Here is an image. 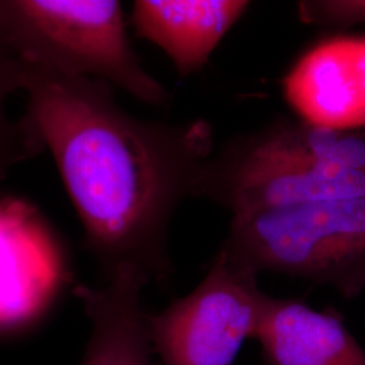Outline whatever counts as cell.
Masks as SVG:
<instances>
[{"label": "cell", "mask_w": 365, "mask_h": 365, "mask_svg": "<svg viewBox=\"0 0 365 365\" xmlns=\"http://www.w3.org/2000/svg\"><path fill=\"white\" fill-rule=\"evenodd\" d=\"M244 0H137L135 34L158 46L180 78L200 72L223 37L248 11Z\"/></svg>", "instance_id": "obj_7"}, {"label": "cell", "mask_w": 365, "mask_h": 365, "mask_svg": "<svg viewBox=\"0 0 365 365\" xmlns=\"http://www.w3.org/2000/svg\"><path fill=\"white\" fill-rule=\"evenodd\" d=\"M298 15L307 25L352 27L365 25V0L299 1Z\"/></svg>", "instance_id": "obj_11"}, {"label": "cell", "mask_w": 365, "mask_h": 365, "mask_svg": "<svg viewBox=\"0 0 365 365\" xmlns=\"http://www.w3.org/2000/svg\"><path fill=\"white\" fill-rule=\"evenodd\" d=\"M27 64L0 31V180L10 170L45 150L26 115L13 118L10 98L25 90Z\"/></svg>", "instance_id": "obj_10"}, {"label": "cell", "mask_w": 365, "mask_h": 365, "mask_svg": "<svg viewBox=\"0 0 365 365\" xmlns=\"http://www.w3.org/2000/svg\"><path fill=\"white\" fill-rule=\"evenodd\" d=\"M264 365H365V351L333 310L265 294L255 334Z\"/></svg>", "instance_id": "obj_8"}, {"label": "cell", "mask_w": 365, "mask_h": 365, "mask_svg": "<svg viewBox=\"0 0 365 365\" xmlns=\"http://www.w3.org/2000/svg\"><path fill=\"white\" fill-rule=\"evenodd\" d=\"M113 88L27 66L25 115L52 153L105 277L134 268L165 283L173 274L170 222L182 202L197 197L214 155L212 129L205 119L133 117Z\"/></svg>", "instance_id": "obj_1"}, {"label": "cell", "mask_w": 365, "mask_h": 365, "mask_svg": "<svg viewBox=\"0 0 365 365\" xmlns=\"http://www.w3.org/2000/svg\"><path fill=\"white\" fill-rule=\"evenodd\" d=\"M218 255L238 269L299 277L353 299L365 289V197L233 215Z\"/></svg>", "instance_id": "obj_4"}, {"label": "cell", "mask_w": 365, "mask_h": 365, "mask_svg": "<svg viewBox=\"0 0 365 365\" xmlns=\"http://www.w3.org/2000/svg\"><path fill=\"white\" fill-rule=\"evenodd\" d=\"M150 280L122 268L102 286L78 284L75 294L91 324V336L78 365H155L141 294Z\"/></svg>", "instance_id": "obj_9"}, {"label": "cell", "mask_w": 365, "mask_h": 365, "mask_svg": "<svg viewBox=\"0 0 365 365\" xmlns=\"http://www.w3.org/2000/svg\"><path fill=\"white\" fill-rule=\"evenodd\" d=\"M0 31L27 66L102 80L146 105L168 102L131 45L119 1L0 0Z\"/></svg>", "instance_id": "obj_3"}, {"label": "cell", "mask_w": 365, "mask_h": 365, "mask_svg": "<svg viewBox=\"0 0 365 365\" xmlns=\"http://www.w3.org/2000/svg\"><path fill=\"white\" fill-rule=\"evenodd\" d=\"M257 276L217 253L190 294L160 313H148V334L160 365L235 364L260 321L265 292Z\"/></svg>", "instance_id": "obj_5"}, {"label": "cell", "mask_w": 365, "mask_h": 365, "mask_svg": "<svg viewBox=\"0 0 365 365\" xmlns=\"http://www.w3.org/2000/svg\"><path fill=\"white\" fill-rule=\"evenodd\" d=\"M233 215L365 197V131L282 118L211 156L197 185Z\"/></svg>", "instance_id": "obj_2"}, {"label": "cell", "mask_w": 365, "mask_h": 365, "mask_svg": "<svg viewBox=\"0 0 365 365\" xmlns=\"http://www.w3.org/2000/svg\"><path fill=\"white\" fill-rule=\"evenodd\" d=\"M300 120L334 130L365 128V37L334 36L303 53L283 78Z\"/></svg>", "instance_id": "obj_6"}]
</instances>
